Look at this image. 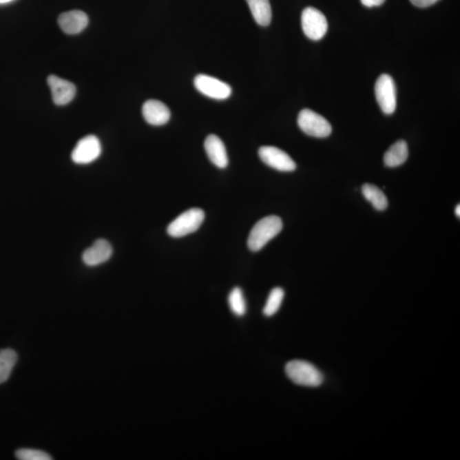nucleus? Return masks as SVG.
<instances>
[{
	"mask_svg": "<svg viewBox=\"0 0 460 460\" xmlns=\"http://www.w3.org/2000/svg\"><path fill=\"white\" fill-rule=\"evenodd\" d=\"M255 21L260 26H268L271 23L272 10L269 0H247Z\"/></svg>",
	"mask_w": 460,
	"mask_h": 460,
	"instance_id": "obj_16",
	"label": "nucleus"
},
{
	"mask_svg": "<svg viewBox=\"0 0 460 460\" xmlns=\"http://www.w3.org/2000/svg\"><path fill=\"white\" fill-rule=\"evenodd\" d=\"M195 86L203 95L217 100L227 99L232 93L231 87L228 84L206 74L197 75Z\"/></svg>",
	"mask_w": 460,
	"mask_h": 460,
	"instance_id": "obj_8",
	"label": "nucleus"
},
{
	"mask_svg": "<svg viewBox=\"0 0 460 460\" xmlns=\"http://www.w3.org/2000/svg\"><path fill=\"white\" fill-rule=\"evenodd\" d=\"M14 1V0H0V5H5V3H8Z\"/></svg>",
	"mask_w": 460,
	"mask_h": 460,
	"instance_id": "obj_24",
	"label": "nucleus"
},
{
	"mask_svg": "<svg viewBox=\"0 0 460 460\" xmlns=\"http://www.w3.org/2000/svg\"><path fill=\"white\" fill-rule=\"evenodd\" d=\"M17 354L12 348L0 351V384L6 382L17 364Z\"/></svg>",
	"mask_w": 460,
	"mask_h": 460,
	"instance_id": "obj_18",
	"label": "nucleus"
},
{
	"mask_svg": "<svg viewBox=\"0 0 460 460\" xmlns=\"http://www.w3.org/2000/svg\"><path fill=\"white\" fill-rule=\"evenodd\" d=\"M455 213H456V215L458 216V218L460 217V206H459V205H458L457 207H456Z\"/></svg>",
	"mask_w": 460,
	"mask_h": 460,
	"instance_id": "obj_25",
	"label": "nucleus"
},
{
	"mask_svg": "<svg viewBox=\"0 0 460 460\" xmlns=\"http://www.w3.org/2000/svg\"><path fill=\"white\" fill-rule=\"evenodd\" d=\"M112 254L113 247L111 244L106 240L100 239L84 251L82 260L89 267H95L109 261Z\"/></svg>",
	"mask_w": 460,
	"mask_h": 460,
	"instance_id": "obj_11",
	"label": "nucleus"
},
{
	"mask_svg": "<svg viewBox=\"0 0 460 460\" xmlns=\"http://www.w3.org/2000/svg\"><path fill=\"white\" fill-rule=\"evenodd\" d=\"M298 127L305 134L324 138L332 133V125L322 115L311 109L302 110L297 117Z\"/></svg>",
	"mask_w": 460,
	"mask_h": 460,
	"instance_id": "obj_4",
	"label": "nucleus"
},
{
	"mask_svg": "<svg viewBox=\"0 0 460 460\" xmlns=\"http://www.w3.org/2000/svg\"><path fill=\"white\" fill-rule=\"evenodd\" d=\"M204 145L208 158L216 167L221 169L227 167L229 164L227 151L224 143L218 136H208Z\"/></svg>",
	"mask_w": 460,
	"mask_h": 460,
	"instance_id": "obj_14",
	"label": "nucleus"
},
{
	"mask_svg": "<svg viewBox=\"0 0 460 460\" xmlns=\"http://www.w3.org/2000/svg\"><path fill=\"white\" fill-rule=\"evenodd\" d=\"M284 296H285V292L280 287H275V289H273L271 293H269L267 302H266L264 308V314L266 316H269H269L274 315L280 310V306H282Z\"/></svg>",
	"mask_w": 460,
	"mask_h": 460,
	"instance_id": "obj_20",
	"label": "nucleus"
},
{
	"mask_svg": "<svg viewBox=\"0 0 460 460\" xmlns=\"http://www.w3.org/2000/svg\"><path fill=\"white\" fill-rule=\"evenodd\" d=\"M283 224L278 216H268L262 218L251 230L247 240V246L253 251H258L267 245L269 240L275 238L282 231Z\"/></svg>",
	"mask_w": 460,
	"mask_h": 460,
	"instance_id": "obj_1",
	"label": "nucleus"
},
{
	"mask_svg": "<svg viewBox=\"0 0 460 460\" xmlns=\"http://www.w3.org/2000/svg\"><path fill=\"white\" fill-rule=\"evenodd\" d=\"M48 83L52 92L53 102L56 105H67L76 95V87L73 83L63 80L56 75H50Z\"/></svg>",
	"mask_w": 460,
	"mask_h": 460,
	"instance_id": "obj_10",
	"label": "nucleus"
},
{
	"mask_svg": "<svg viewBox=\"0 0 460 460\" xmlns=\"http://www.w3.org/2000/svg\"><path fill=\"white\" fill-rule=\"evenodd\" d=\"M16 457L20 460H52L48 452L36 449L23 448L16 452Z\"/></svg>",
	"mask_w": 460,
	"mask_h": 460,
	"instance_id": "obj_21",
	"label": "nucleus"
},
{
	"mask_svg": "<svg viewBox=\"0 0 460 460\" xmlns=\"http://www.w3.org/2000/svg\"><path fill=\"white\" fill-rule=\"evenodd\" d=\"M204 211L200 208H192L178 216L167 227L168 235L174 238H180L197 231L203 224Z\"/></svg>",
	"mask_w": 460,
	"mask_h": 460,
	"instance_id": "obj_3",
	"label": "nucleus"
},
{
	"mask_svg": "<svg viewBox=\"0 0 460 460\" xmlns=\"http://www.w3.org/2000/svg\"><path fill=\"white\" fill-rule=\"evenodd\" d=\"M59 24L64 33L70 35L78 34L88 26L89 18L81 10H70L61 14Z\"/></svg>",
	"mask_w": 460,
	"mask_h": 460,
	"instance_id": "obj_13",
	"label": "nucleus"
},
{
	"mask_svg": "<svg viewBox=\"0 0 460 460\" xmlns=\"http://www.w3.org/2000/svg\"><path fill=\"white\" fill-rule=\"evenodd\" d=\"M102 153V145L96 136H85L78 142L72 152V160L79 165H87L93 163Z\"/></svg>",
	"mask_w": 460,
	"mask_h": 460,
	"instance_id": "obj_7",
	"label": "nucleus"
},
{
	"mask_svg": "<svg viewBox=\"0 0 460 460\" xmlns=\"http://www.w3.org/2000/svg\"><path fill=\"white\" fill-rule=\"evenodd\" d=\"M142 112L147 123L154 127L167 124L171 118V111L168 107L157 100L147 101L143 104Z\"/></svg>",
	"mask_w": 460,
	"mask_h": 460,
	"instance_id": "obj_12",
	"label": "nucleus"
},
{
	"mask_svg": "<svg viewBox=\"0 0 460 460\" xmlns=\"http://www.w3.org/2000/svg\"><path fill=\"white\" fill-rule=\"evenodd\" d=\"M229 304L230 310L237 316H242L246 314L247 304L244 297L242 290L240 287H235L229 295Z\"/></svg>",
	"mask_w": 460,
	"mask_h": 460,
	"instance_id": "obj_19",
	"label": "nucleus"
},
{
	"mask_svg": "<svg viewBox=\"0 0 460 460\" xmlns=\"http://www.w3.org/2000/svg\"><path fill=\"white\" fill-rule=\"evenodd\" d=\"M302 28L304 33L312 41H320L328 30V20L321 10L308 7L302 13Z\"/></svg>",
	"mask_w": 460,
	"mask_h": 460,
	"instance_id": "obj_5",
	"label": "nucleus"
},
{
	"mask_svg": "<svg viewBox=\"0 0 460 460\" xmlns=\"http://www.w3.org/2000/svg\"><path fill=\"white\" fill-rule=\"evenodd\" d=\"M362 191L366 200H368L376 210L384 211L388 207L387 197L378 187L366 183L362 186Z\"/></svg>",
	"mask_w": 460,
	"mask_h": 460,
	"instance_id": "obj_17",
	"label": "nucleus"
},
{
	"mask_svg": "<svg viewBox=\"0 0 460 460\" xmlns=\"http://www.w3.org/2000/svg\"><path fill=\"white\" fill-rule=\"evenodd\" d=\"M384 1H386V0H361L362 5L368 7V8L382 6Z\"/></svg>",
	"mask_w": 460,
	"mask_h": 460,
	"instance_id": "obj_23",
	"label": "nucleus"
},
{
	"mask_svg": "<svg viewBox=\"0 0 460 460\" xmlns=\"http://www.w3.org/2000/svg\"><path fill=\"white\" fill-rule=\"evenodd\" d=\"M258 156L264 164L280 171H293L297 167L292 158L276 147H261Z\"/></svg>",
	"mask_w": 460,
	"mask_h": 460,
	"instance_id": "obj_9",
	"label": "nucleus"
},
{
	"mask_svg": "<svg viewBox=\"0 0 460 460\" xmlns=\"http://www.w3.org/2000/svg\"><path fill=\"white\" fill-rule=\"evenodd\" d=\"M408 158V143L404 140H400L389 149L384 156V165L388 167H397L404 164Z\"/></svg>",
	"mask_w": 460,
	"mask_h": 460,
	"instance_id": "obj_15",
	"label": "nucleus"
},
{
	"mask_svg": "<svg viewBox=\"0 0 460 460\" xmlns=\"http://www.w3.org/2000/svg\"><path fill=\"white\" fill-rule=\"evenodd\" d=\"M375 96L381 110L393 114L397 109V88L389 74L380 75L375 84Z\"/></svg>",
	"mask_w": 460,
	"mask_h": 460,
	"instance_id": "obj_6",
	"label": "nucleus"
},
{
	"mask_svg": "<svg viewBox=\"0 0 460 460\" xmlns=\"http://www.w3.org/2000/svg\"><path fill=\"white\" fill-rule=\"evenodd\" d=\"M410 1L413 6L419 7V8H426V7L433 6L439 0H410Z\"/></svg>",
	"mask_w": 460,
	"mask_h": 460,
	"instance_id": "obj_22",
	"label": "nucleus"
},
{
	"mask_svg": "<svg viewBox=\"0 0 460 460\" xmlns=\"http://www.w3.org/2000/svg\"><path fill=\"white\" fill-rule=\"evenodd\" d=\"M285 370L287 377L297 386L318 387L324 381L322 372L306 361H291L287 363Z\"/></svg>",
	"mask_w": 460,
	"mask_h": 460,
	"instance_id": "obj_2",
	"label": "nucleus"
}]
</instances>
